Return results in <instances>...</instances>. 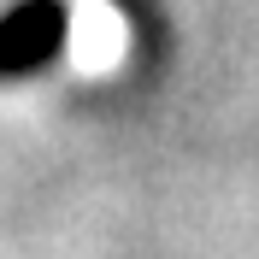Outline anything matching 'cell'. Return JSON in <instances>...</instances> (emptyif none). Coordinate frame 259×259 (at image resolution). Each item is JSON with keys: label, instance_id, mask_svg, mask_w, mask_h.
<instances>
[{"label": "cell", "instance_id": "obj_1", "mask_svg": "<svg viewBox=\"0 0 259 259\" xmlns=\"http://www.w3.org/2000/svg\"><path fill=\"white\" fill-rule=\"evenodd\" d=\"M71 6L65 0H12L0 12V82H30L65 53Z\"/></svg>", "mask_w": 259, "mask_h": 259}]
</instances>
